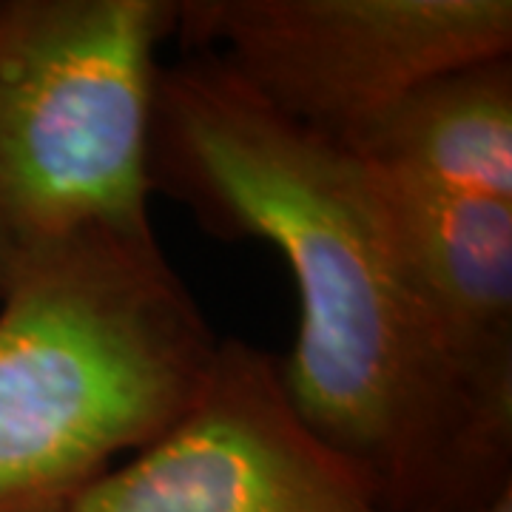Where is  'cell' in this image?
Masks as SVG:
<instances>
[{
	"label": "cell",
	"instance_id": "1",
	"mask_svg": "<svg viewBox=\"0 0 512 512\" xmlns=\"http://www.w3.org/2000/svg\"><path fill=\"white\" fill-rule=\"evenodd\" d=\"M148 177L214 237L285 256L302 313L282 382L379 510L478 512L512 487V373L444 328L379 168L200 52L163 66Z\"/></svg>",
	"mask_w": 512,
	"mask_h": 512
},
{
	"label": "cell",
	"instance_id": "2",
	"mask_svg": "<svg viewBox=\"0 0 512 512\" xmlns=\"http://www.w3.org/2000/svg\"><path fill=\"white\" fill-rule=\"evenodd\" d=\"M217 345L154 228L15 254L0 299V512H60L163 436Z\"/></svg>",
	"mask_w": 512,
	"mask_h": 512
},
{
	"label": "cell",
	"instance_id": "3",
	"mask_svg": "<svg viewBox=\"0 0 512 512\" xmlns=\"http://www.w3.org/2000/svg\"><path fill=\"white\" fill-rule=\"evenodd\" d=\"M177 0H0V234L15 254L143 231Z\"/></svg>",
	"mask_w": 512,
	"mask_h": 512
},
{
	"label": "cell",
	"instance_id": "4",
	"mask_svg": "<svg viewBox=\"0 0 512 512\" xmlns=\"http://www.w3.org/2000/svg\"><path fill=\"white\" fill-rule=\"evenodd\" d=\"M177 37L282 117L348 140L424 80L512 55V3L177 0Z\"/></svg>",
	"mask_w": 512,
	"mask_h": 512
},
{
	"label": "cell",
	"instance_id": "5",
	"mask_svg": "<svg viewBox=\"0 0 512 512\" xmlns=\"http://www.w3.org/2000/svg\"><path fill=\"white\" fill-rule=\"evenodd\" d=\"M373 495L296 413L274 353L220 339L163 436L60 512H367Z\"/></svg>",
	"mask_w": 512,
	"mask_h": 512
},
{
	"label": "cell",
	"instance_id": "6",
	"mask_svg": "<svg viewBox=\"0 0 512 512\" xmlns=\"http://www.w3.org/2000/svg\"><path fill=\"white\" fill-rule=\"evenodd\" d=\"M339 143L399 183L512 202V55L424 80Z\"/></svg>",
	"mask_w": 512,
	"mask_h": 512
},
{
	"label": "cell",
	"instance_id": "7",
	"mask_svg": "<svg viewBox=\"0 0 512 512\" xmlns=\"http://www.w3.org/2000/svg\"><path fill=\"white\" fill-rule=\"evenodd\" d=\"M382 177L444 328L476 367L512 373V202Z\"/></svg>",
	"mask_w": 512,
	"mask_h": 512
},
{
	"label": "cell",
	"instance_id": "8",
	"mask_svg": "<svg viewBox=\"0 0 512 512\" xmlns=\"http://www.w3.org/2000/svg\"><path fill=\"white\" fill-rule=\"evenodd\" d=\"M12 265H15V248L6 242V237L0 234V299H3V291H6V282H9V274H12Z\"/></svg>",
	"mask_w": 512,
	"mask_h": 512
},
{
	"label": "cell",
	"instance_id": "9",
	"mask_svg": "<svg viewBox=\"0 0 512 512\" xmlns=\"http://www.w3.org/2000/svg\"><path fill=\"white\" fill-rule=\"evenodd\" d=\"M478 512H512V487L501 490L490 504H484Z\"/></svg>",
	"mask_w": 512,
	"mask_h": 512
},
{
	"label": "cell",
	"instance_id": "10",
	"mask_svg": "<svg viewBox=\"0 0 512 512\" xmlns=\"http://www.w3.org/2000/svg\"><path fill=\"white\" fill-rule=\"evenodd\" d=\"M367 512H387V510H379V507H370V510Z\"/></svg>",
	"mask_w": 512,
	"mask_h": 512
}]
</instances>
